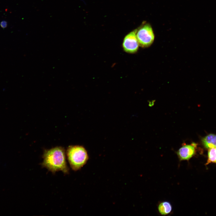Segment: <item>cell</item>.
Here are the masks:
<instances>
[{"instance_id":"cell-1","label":"cell","mask_w":216,"mask_h":216,"mask_svg":"<svg viewBox=\"0 0 216 216\" xmlns=\"http://www.w3.org/2000/svg\"><path fill=\"white\" fill-rule=\"evenodd\" d=\"M43 161L41 164L52 173L62 171L64 174L69 173V169L66 160L65 150L61 147H57L46 150L43 155Z\"/></svg>"},{"instance_id":"cell-2","label":"cell","mask_w":216,"mask_h":216,"mask_svg":"<svg viewBox=\"0 0 216 216\" xmlns=\"http://www.w3.org/2000/svg\"><path fill=\"white\" fill-rule=\"evenodd\" d=\"M70 166L74 171L81 169L88 161L89 156L86 149L80 146H70L67 151Z\"/></svg>"},{"instance_id":"cell-3","label":"cell","mask_w":216,"mask_h":216,"mask_svg":"<svg viewBox=\"0 0 216 216\" xmlns=\"http://www.w3.org/2000/svg\"><path fill=\"white\" fill-rule=\"evenodd\" d=\"M136 36L140 46L143 47H148L153 43L154 35L151 26L146 24L137 30Z\"/></svg>"},{"instance_id":"cell-4","label":"cell","mask_w":216,"mask_h":216,"mask_svg":"<svg viewBox=\"0 0 216 216\" xmlns=\"http://www.w3.org/2000/svg\"><path fill=\"white\" fill-rule=\"evenodd\" d=\"M137 30H135L127 35L124 38L122 47L124 50L129 53H134L138 50L139 46L136 36Z\"/></svg>"},{"instance_id":"cell-5","label":"cell","mask_w":216,"mask_h":216,"mask_svg":"<svg viewBox=\"0 0 216 216\" xmlns=\"http://www.w3.org/2000/svg\"><path fill=\"white\" fill-rule=\"evenodd\" d=\"M197 144L192 142L187 144L184 142L182 146L176 152L180 161L188 160L195 154Z\"/></svg>"},{"instance_id":"cell-6","label":"cell","mask_w":216,"mask_h":216,"mask_svg":"<svg viewBox=\"0 0 216 216\" xmlns=\"http://www.w3.org/2000/svg\"><path fill=\"white\" fill-rule=\"evenodd\" d=\"M202 143L205 147L210 148L216 147V135L210 134L202 140Z\"/></svg>"},{"instance_id":"cell-7","label":"cell","mask_w":216,"mask_h":216,"mask_svg":"<svg viewBox=\"0 0 216 216\" xmlns=\"http://www.w3.org/2000/svg\"><path fill=\"white\" fill-rule=\"evenodd\" d=\"M159 213L162 215H165L171 213L172 210V206L171 203L167 201L160 202L158 206Z\"/></svg>"},{"instance_id":"cell-8","label":"cell","mask_w":216,"mask_h":216,"mask_svg":"<svg viewBox=\"0 0 216 216\" xmlns=\"http://www.w3.org/2000/svg\"><path fill=\"white\" fill-rule=\"evenodd\" d=\"M209 149L208 152L207 163H216V147Z\"/></svg>"},{"instance_id":"cell-9","label":"cell","mask_w":216,"mask_h":216,"mask_svg":"<svg viewBox=\"0 0 216 216\" xmlns=\"http://www.w3.org/2000/svg\"><path fill=\"white\" fill-rule=\"evenodd\" d=\"M0 26L3 28H5L7 26V22L5 21H3L1 22L0 23Z\"/></svg>"}]
</instances>
